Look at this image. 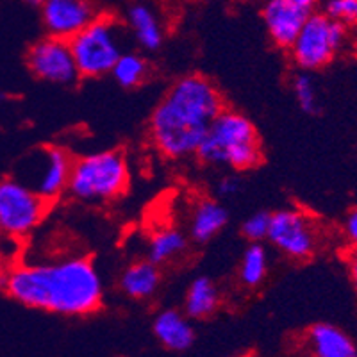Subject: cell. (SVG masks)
Returning <instances> with one entry per match:
<instances>
[{
	"instance_id": "cell-1",
	"label": "cell",
	"mask_w": 357,
	"mask_h": 357,
	"mask_svg": "<svg viewBox=\"0 0 357 357\" xmlns=\"http://www.w3.org/2000/svg\"><path fill=\"white\" fill-rule=\"evenodd\" d=\"M2 288L25 307L63 317L91 314L104 301L102 277L88 257L13 264Z\"/></svg>"
},
{
	"instance_id": "cell-2",
	"label": "cell",
	"mask_w": 357,
	"mask_h": 357,
	"mask_svg": "<svg viewBox=\"0 0 357 357\" xmlns=\"http://www.w3.org/2000/svg\"><path fill=\"white\" fill-rule=\"evenodd\" d=\"M225 109L222 91L211 79L190 73L177 79L154 107L149 138L162 158H193L207 129Z\"/></svg>"
},
{
	"instance_id": "cell-3",
	"label": "cell",
	"mask_w": 357,
	"mask_h": 357,
	"mask_svg": "<svg viewBox=\"0 0 357 357\" xmlns=\"http://www.w3.org/2000/svg\"><path fill=\"white\" fill-rule=\"evenodd\" d=\"M195 158L207 167L247 172L263 161V143L250 118L225 107L207 129Z\"/></svg>"
},
{
	"instance_id": "cell-4",
	"label": "cell",
	"mask_w": 357,
	"mask_h": 357,
	"mask_svg": "<svg viewBox=\"0 0 357 357\" xmlns=\"http://www.w3.org/2000/svg\"><path fill=\"white\" fill-rule=\"evenodd\" d=\"M130 181L129 161L120 151H100L73 159L68 193L86 204H104L122 197Z\"/></svg>"
},
{
	"instance_id": "cell-5",
	"label": "cell",
	"mask_w": 357,
	"mask_h": 357,
	"mask_svg": "<svg viewBox=\"0 0 357 357\" xmlns=\"http://www.w3.org/2000/svg\"><path fill=\"white\" fill-rule=\"evenodd\" d=\"M126 27L109 15H98L68 41L81 77L98 79L111 73L123 54Z\"/></svg>"
},
{
	"instance_id": "cell-6",
	"label": "cell",
	"mask_w": 357,
	"mask_h": 357,
	"mask_svg": "<svg viewBox=\"0 0 357 357\" xmlns=\"http://www.w3.org/2000/svg\"><path fill=\"white\" fill-rule=\"evenodd\" d=\"M349 27L325 13H309L301 33L289 47L293 63L304 72L325 68L347 43Z\"/></svg>"
},
{
	"instance_id": "cell-7",
	"label": "cell",
	"mask_w": 357,
	"mask_h": 357,
	"mask_svg": "<svg viewBox=\"0 0 357 357\" xmlns=\"http://www.w3.org/2000/svg\"><path fill=\"white\" fill-rule=\"evenodd\" d=\"M266 240L286 259H311L321 245V227L317 218L298 207H284L270 215Z\"/></svg>"
},
{
	"instance_id": "cell-8",
	"label": "cell",
	"mask_w": 357,
	"mask_h": 357,
	"mask_svg": "<svg viewBox=\"0 0 357 357\" xmlns=\"http://www.w3.org/2000/svg\"><path fill=\"white\" fill-rule=\"evenodd\" d=\"M49 202L20 178H0V234L22 240L43 222Z\"/></svg>"
},
{
	"instance_id": "cell-9",
	"label": "cell",
	"mask_w": 357,
	"mask_h": 357,
	"mask_svg": "<svg viewBox=\"0 0 357 357\" xmlns=\"http://www.w3.org/2000/svg\"><path fill=\"white\" fill-rule=\"evenodd\" d=\"M73 159L61 146H45L34 152L24 165L22 183L47 202L59 199L68 190Z\"/></svg>"
},
{
	"instance_id": "cell-10",
	"label": "cell",
	"mask_w": 357,
	"mask_h": 357,
	"mask_svg": "<svg viewBox=\"0 0 357 357\" xmlns=\"http://www.w3.org/2000/svg\"><path fill=\"white\" fill-rule=\"evenodd\" d=\"M25 61L34 77L50 84L70 86L81 77L70 43L61 38L45 36L38 40L29 49Z\"/></svg>"
},
{
	"instance_id": "cell-11",
	"label": "cell",
	"mask_w": 357,
	"mask_h": 357,
	"mask_svg": "<svg viewBox=\"0 0 357 357\" xmlns=\"http://www.w3.org/2000/svg\"><path fill=\"white\" fill-rule=\"evenodd\" d=\"M40 8L47 34L66 41L98 17L93 0H43Z\"/></svg>"
},
{
	"instance_id": "cell-12",
	"label": "cell",
	"mask_w": 357,
	"mask_h": 357,
	"mask_svg": "<svg viewBox=\"0 0 357 357\" xmlns=\"http://www.w3.org/2000/svg\"><path fill=\"white\" fill-rule=\"evenodd\" d=\"M309 13L311 9L302 8L291 0H266L261 15L272 43L279 49H289Z\"/></svg>"
},
{
	"instance_id": "cell-13",
	"label": "cell",
	"mask_w": 357,
	"mask_h": 357,
	"mask_svg": "<svg viewBox=\"0 0 357 357\" xmlns=\"http://www.w3.org/2000/svg\"><path fill=\"white\" fill-rule=\"evenodd\" d=\"M305 347L309 357H357L356 341L345 331L327 321L309 327Z\"/></svg>"
},
{
	"instance_id": "cell-14",
	"label": "cell",
	"mask_w": 357,
	"mask_h": 357,
	"mask_svg": "<svg viewBox=\"0 0 357 357\" xmlns=\"http://www.w3.org/2000/svg\"><path fill=\"white\" fill-rule=\"evenodd\" d=\"M152 331L159 343L174 352L188 350L195 341V331L191 327L190 318L177 309H162L158 312Z\"/></svg>"
},
{
	"instance_id": "cell-15",
	"label": "cell",
	"mask_w": 357,
	"mask_h": 357,
	"mask_svg": "<svg viewBox=\"0 0 357 357\" xmlns=\"http://www.w3.org/2000/svg\"><path fill=\"white\" fill-rule=\"evenodd\" d=\"M229 213L216 199H200L190 216V238L195 243H207L227 227Z\"/></svg>"
},
{
	"instance_id": "cell-16",
	"label": "cell",
	"mask_w": 357,
	"mask_h": 357,
	"mask_svg": "<svg viewBox=\"0 0 357 357\" xmlns=\"http://www.w3.org/2000/svg\"><path fill=\"white\" fill-rule=\"evenodd\" d=\"M127 29L136 40V43L145 50H155L161 49L162 41H165V31H162V24L159 20L158 13L152 9V6L143 4V2H136L129 8L126 18Z\"/></svg>"
},
{
	"instance_id": "cell-17",
	"label": "cell",
	"mask_w": 357,
	"mask_h": 357,
	"mask_svg": "<svg viewBox=\"0 0 357 357\" xmlns=\"http://www.w3.org/2000/svg\"><path fill=\"white\" fill-rule=\"evenodd\" d=\"M161 286V270L152 261H134L120 275V289L127 298L149 301Z\"/></svg>"
},
{
	"instance_id": "cell-18",
	"label": "cell",
	"mask_w": 357,
	"mask_h": 357,
	"mask_svg": "<svg viewBox=\"0 0 357 357\" xmlns=\"http://www.w3.org/2000/svg\"><path fill=\"white\" fill-rule=\"evenodd\" d=\"M220 307V289L215 280L199 275L190 282L184 295V314L193 320H204L215 314Z\"/></svg>"
},
{
	"instance_id": "cell-19",
	"label": "cell",
	"mask_w": 357,
	"mask_h": 357,
	"mask_svg": "<svg viewBox=\"0 0 357 357\" xmlns=\"http://www.w3.org/2000/svg\"><path fill=\"white\" fill-rule=\"evenodd\" d=\"M188 250V236L177 227H159L152 232L149 247H146V259L158 266L170 264L184 256Z\"/></svg>"
},
{
	"instance_id": "cell-20",
	"label": "cell",
	"mask_w": 357,
	"mask_h": 357,
	"mask_svg": "<svg viewBox=\"0 0 357 357\" xmlns=\"http://www.w3.org/2000/svg\"><path fill=\"white\" fill-rule=\"evenodd\" d=\"M270 270V254L261 243H250L245 248L238 266V280L247 289H256L263 284Z\"/></svg>"
},
{
	"instance_id": "cell-21",
	"label": "cell",
	"mask_w": 357,
	"mask_h": 357,
	"mask_svg": "<svg viewBox=\"0 0 357 357\" xmlns=\"http://www.w3.org/2000/svg\"><path fill=\"white\" fill-rule=\"evenodd\" d=\"M149 61L142 54L136 52H123L118 57V61L114 63L111 75L116 81L118 86H122L126 89H132L142 86L149 77Z\"/></svg>"
},
{
	"instance_id": "cell-22",
	"label": "cell",
	"mask_w": 357,
	"mask_h": 357,
	"mask_svg": "<svg viewBox=\"0 0 357 357\" xmlns=\"http://www.w3.org/2000/svg\"><path fill=\"white\" fill-rule=\"evenodd\" d=\"M293 95H295V100L298 104L304 113L307 114H317L320 111V102H318V89L314 81L311 77V72L296 73L291 82Z\"/></svg>"
},
{
	"instance_id": "cell-23",
	"label": "cell",
	"mask_w": 357,
	"mask_h": 357,
	"mask_svg": "<svg viewBox=\"0 0 357 357\" xmlns=\"http://www.w3.org/2000/svg\"><path fill=\"white\" fill-rule=\"evenodd\" d=\"M324 13L345 27H357V0H325Z\"/></svg>"
},
{
	"instance_id": "cell-24",
	"label": "cell",
	"mask_w": 357,
	"mask_h": 357,
	"mask_svg": "<svg viewBox=\"0 0 357 357\" xmlns=\"http://www.w3.org/2000/svg\"><path fill=\"white\" fill-rule=\"evenodd\" d=\"M270 215L272 213L257 211L245 220L241 225V232L250 243H261L266 240L268 229H270Z\"/></svg>"
},
{
	"instance_id": "cell-25",
	"label": "cell",
	"mask_w": 357,
	"mask_h": 357,
	"mask_svg": "<svg viewBox=\"0 0 357 357\" xmlns=\"http://www.w3.org/2000/svg\"><path fill=\"white\" fill-rule=\"evenodd\" d=\"M341 229H343V238L350 245V248H357V207L350 209L349 215L343 220Z\"/></svg>"
},
{
	"instance_id": "cell-26",
	"label": "cell",
	"mask_w": 357,
	"mask_h": 357,
	"mask_svg": "<svg viewBox=\"0 0 357 357\" xmlns=\"http://www.w3.org/2000/svg\"><path fill=\"white\" fill-rule=\"evenodd\" d=\"M240 178L234 177V175H227V177H222L218 181V184H216V193H218L222 199H231V197L240 193Z\"/></svg>"
},
{
	"instance_id": "cell-27",
	"label": "cell",
	"mask_w": 357,
	"mask_h": 357,
	"mask_svg": "<svg viewBox=\"0 0 357 357\" xmlns=\"http://www.w3.org/2000/svg\"><path fill=\"white\" fill-rule=\"evenodd\" d=\"M345 264H347V272H349V277H350V282H352L357 295V248H350V250L347 252Z\"/></svg>"
},
{
	"instance_id": "cell-28",
	"label": "cell",
	"mask_w": 357,
	"mask_h": 357,
	"mask_svg": "<svg viewBox=\"0 0 357 357\" xmlns=\"http://www.w3.org/2000/svg\"><path fill=\"white\" fill-rule=\"evenodd\" d=\"M11 259H9L8 252L2 248V245H0V288H2V284H4L6 277H8L9 270H11Z\"/></svg>"
},
{
	"instance_id": "cell-29",
	"label": "cell",
	"mask_w": 357,
	"mask_h": 357,
	"mask_svg": "<svg viewBox=\"0 0 357 357\" xmlns=\"http://www.w3.org/2000/svg\"><path fill=\"white\" fill-rule=\"evenodd\" d=\"M291 2H295V4L302 6V8H307V9H311L312 6L317 4L318 0H291Z\"/></svg>"
},
{
	"instance_id": "cell-30",
	"label": "cell",
	"mask_w": 357,
	"mask_h": 357,
	"mask_svg": "<svg viewBox=\"0 0 357 357\" xmlns=\"http://www.w3.org/2000/svg\"><path fill=\"white\" fill-rule=\"evenodd\" d=\"M27 2H29V4H33V6H40L43 0H27Z\"/></svg>"
},
{
	"instance_id": "cell-31",
	"label": "cell",
	"mask_w": 357,
	"mask_h": 357,
	"mask_svg": "<svg viewBox=\"0 0 357 357\" xmlns=\"http://www.w3.org/2000/svg\"><path fill=\"white\" fill-rule=\"evenodd\" d=\"M232 357H250V356H232Z\"/></svg>"
}]
</instances>
